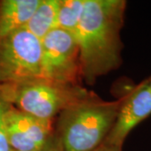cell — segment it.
Returning a JSON list of instances; mask_svg holds the SVG:
<instances>
[{"label": "cell", "instance_id": "7c38bea8", "mask_svg": "<svg viewBox=\"0 0 151 151\" xmlns=\"http://www.w3.org/2000/svg\"><path fill=\"white\" fill-rule=\"evenodd\" d=\"M92 151H122V148L110 145H108V144L103 142L101 145H99Z\"/></svg>", "mask_w": 151, "mask_h": 151}, {"label": "cell", "instance_id": "8fae6325", "mask_svg": "<svg viewBox=\"0 0 151 151\" xmlns=\"http://www.w3.org/2000/svg\"><path fill=\"white\" fill-rule=\"evenodd\" d=\"M8 105L9 103L0 98V151H14L9 142L4 122V116Z\"/></svg>", "mask_w": 151, "mask_h": 151}, {"label": "cell", "instance_id": "ba28073f", "mask_svg": "<svg viewBox=\"0 0 151 151\" xmlns=\"http://www.w3.org/2000/svg\"><path fill=\"white\" fill-rule=\"evenodd\" d=\"M40 0H0V41L24 27Z\"/></svg>", "mask_w": 151, "mask_h": 151}, {"label": "cell", "instance_id": "9c48e42d", "mask_svg": "<svg viewBox=\"0 0 151 151\" xmlns=\"http://www.w3.org/2000/svg\"><path fill=\"white\" fill-rule=\"evenodd\" d=\"M59 5L60 0H40L24 29L41 40L56 28Z\"/></svg>", "mask_w": 151, "mask_h": 151}, {"label": "cell", "instance_id": "3957f363", "mask_svg": "<svg viewBox=\"0 0 151 151\" xmlns=\"http://www.w3.org/2000/svg\"><path fill=\"white\" fill-rule=\"evenodd\" d=\"M93 95L78 84L61 83L44 77L0 84V98L23 112L47 120H52L65 108Z\"/></svg>", "mask_w": 151, "mask_h": 151}, {"label": "cell", "instance_id": "4fadbf2b", "mask_svg": "<svg viewBox=\"0 0 151 151\" xmlns=\"http://www.w3.org/2000/svg\"><path fill=\"white\" fill-rule=\"evenodd\" d=\"M40 151H55V149L53 148L52 145H50V147H49V148L45 149V150H40Z\"/></svg>", "mask_w": 151, "mask_h": 151}, {"label": "cell", "instance_id": "52a82bcc", "mask_svg": "<svg viewBox=\"0 0 151 151\" xmlns=\"http://www.w3.org/2000/svg\"><path fill=\"white\" fill-rule=\"evenodd\" d=\"M120 99L117 118L104 143L122 148L130 132L151 115V91L148 79L132 87Z\"/></svg>", "mask_w": 151, "mask_h": 151}, {"label": "cell", "instance_id": "277c9868", "mask_svg": "<svg viewBox=\"0 0 151 151\" xmlns=\"http://www.w3.org/2000/svg\"><path fill=\"white\" fill-rule=\"evenodd\" d=\"M41 76V42L22 28L0 41V84Z\"/></svg>", "mask_w": 151, "mask_h": 151}, {"label": "cell", "instance_id": "6da1fadb", "mask_svg": "<svg viewBox=\"0 0 151 151\" xmlns=\"http://www.w3.org/2000/svg\"><path fill=\"white\" fill-rule=\"evenodd\" d=\"M126 7L124 0H86L74 36L79 48L81 76L88 85L122 63L120 33Z\"/></svg>", "mask_w": 151, "mask_h": 151}, {"label": "cell", "instance_id": "8992f818", "mask_svg": "<svg viewBox=\"0 0 151 151\" xmlns=\"http://www.w3.org/2000/svg\"><path fill=\"white\" fill-rule=\"evenodd\" d=\"M5 129L14 151H40L52 145V120L42 119L23 112L9 103Z\"/></svg>", "mask_w": 151, "mask_h": 151}, {"label": "cell", "instance_id": "7a4b0ae2", "mask_svg": "<svg viewBox=\"0 0 151 151\" xmlns=\"http://www.w3.org/2000/svg\"><path fill=\"white\" fill-rule=\"evenodd\" d=\"M121 99L101 100L96 95L82 100L59 114L53 131L55 151H92L103 144L116 120Z\"/></svg>", "mask_w": 151, "mask_h": 151}, {"label": "cell", "instance_id": "5bb4252c", "mask_svg": "<svg viewBox=\"0 0 151 151\" xmlns=\"http://www.w3.org/2000/svg\"><path fill=\"white\" fill-rule=\"evenodd\" d=\"M148 83H149V86H150V91H151V76L150 78H148Z\"/></svg>", "mask_w": 151, "mask_h": 151}, {"label": "cell", "instance_id": "30bf717a", "mask_svg": "<svg viewBox=\"0 0 151 151\" xmlns=\"http://www.w3.org/2000/svg\"><path fill=\"white\" fill-rule=\"evenodd\" d=\"M86 0H60L56 28L74 35L85 9Z\"/></svg>", "mask_w": 151, "mask_h": 151}, {"label": "cell", "instance_id": "5b68a950", "mask_svg": "<svg viewBox=\"0 0 151 151\" xmlns=\"http://www.w3.org/2000/svg\"><path fill=\"white\" fill-rule=\"evenodd\" d=\"M40 42L41 76L61 83L77 84L81 68L79 48L74 35L55 28Z\"/></svg>", "mask_w": 151, "mask_h": 151}]
</instances>
